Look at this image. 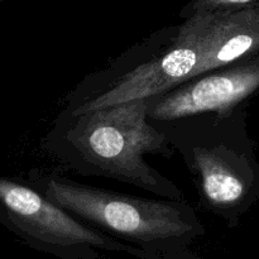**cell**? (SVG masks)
<instances>
[{
    "label": "cell",
    "mask_w": 259,
    "mask_h": 259,
    "mask_svg": "<svg viewBox=\"0 0 259 259\" xmlns=\"http://www.w3.org/2000/svg\"><path fill=\"white\" fill-rule=\"evenodd\" d=\"M148 103L132 100L68 114L47 136L46 149L76 174L108 177L181 201V190L144 161L146 154H172L167 137L149 123Z\"/></svg>",
    "instance_id": "cell-1"
},
{
    "label": "cell",
    "mask_w": 259,
    "mask_h": 259,
    "mask_svg": "<svg viewBox=\"0 0 259 259\" xmlns=\"http://www.w3.org/2000/svg\"><path fill=\"white\" fill-rule=\"evenodd\" d=\"M28 185L85 224L125 244L149 259L181 252L205 234V228L185 201L152 200L78 184L57 172H29Z\"/></svg>",
    "instance_id": "cell-2"
},
{
    "label": "cell",
    "mask_w": 259,
    "mask_h": 259,
    "mask_svg": "<svg viewBox=\"0 0 259 259\" xmlns=\"http://www.w3.org/2000/svg\"><path fill=\"white\" fill-rule=\"evenodd\" d=\"M0 224L25 243L62 259H101L100 252L149 259L58 207L27 182L0 176Z\"/></svg>",
    "instance_id": "cell-3"
},
{
    "label": "cell",
    "mask_w": 259,
    "mask_h": 259,
    "mask_svg": "<svg viewBox=\"0 0 259 259\" xmlns=\"http://www.w3.org/2000/svg\"><path fill=\"white\" fill-rule=\"evenodd\" d=\"M259 90V60L230 65L186 81L148 99L149 123L164 124L215 114L228 115Z\"/></svg>",
    "instance_id": "cell-4"
},
{
    "label": "cell",
    "mask_w": 259,
    "mask_h": 259,
    "mask_svg": "<svg viewBox=\"0 0 259 259\" xmlns=\"http://www.w3.org/2000/svg\"><path fill=\"white\" fill-rule=\"evenodd\" d=\"M259 0H190L180 12L182 19L204 13H218L238 10L258 5Z\"/></svg>",
    "instance_id": "cell-5"
}]
</instances>
